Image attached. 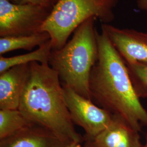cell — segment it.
Segmentation results:
<instances>
[{
	"label": "cell",
	"mask_w": 147,
	"mask_h": 147,
	"mask_svg": "<svg viewBox=\"0 0 147 147\" xmlns=\"http://www.w3.org/2000/svg\"><path fill=\"white\" fill-rule=\"evenodd\" d=\"M61 147H83L81 146V143L77 142H69Z\"/></svg>",
	"instance_id": "e0dca14e"
},
{
	"label": "cell",
	"mask_w": 147,
	"mask_h": 147,
	"mask_svg": "<svg viewBox=\"0 0 147 147\" xmlns=\"http://www.w3.org/2000/svg\"><path fill=\"white\" fill-rule=\"evenodd\" d=\"M137 5L139 9L147 12V0H137Z\"/></svg>",
	"instance_id": "2e32d148"
},
{
	"label": "cell",
	"mask_w": 147,
	"mask_h": 147,
	"mask_svg": "<svg viewBox=\"0 0 147 147\" xmlns=\"http://www.w3.org/2000/svg\"><path fill=\"white\" fill-rule=\"evenodd\" d=\"M101 30L125 63L138 62L147 64V33L106 24H102Z\"/></svg>",
	"instance_id": "52a82bcc"
},
{
	"label": "cell",
	"mask_w": 147,
	"mask_h": 147,
	"mask_svg": "<svg viewBox=\"0 0 147 147\" xmlns=\"http://www.w3.org/2000/svg\"><path fill=\"white\" fill-rule=\"evenodd\" d=\"M143 147H147V134L146 135V143L144 146H143Z\"/></svg>",
	"instance_id": "d6986e66"
},
{
	"label": "cell",
	"mask_w": 147,
	"mask_h": 147,
	"mask_svg": "<svg viewBox=\"0 0 147 147\" xmlns=\"http://www.w3.org/2000/svg\"><path fill=\"white\" fill-rule=\"evenodd\" d=\"M96 19L89 18L75 31L63 47L52 50L49 62L63 84L89 100V78L98 55Z\"/></svg>",
	"instance_id": "3957f363"
},
{
	"label": "cell",
	"mask_w": 147,
	"mask_h": 147,
	"mask_svg": "<svg viewBox=\"0 0 147 147\" xmlns=\"http://www.w3.org/2000/svg\"><path fill=\"white\" fill-rule=\"evenodd\" d=\"M57 71L49 64L30 63L18 110L32 122L66 142L84 141L74 127Z\"/></svg>",
	"instance_id": "7a4b0ae2"
},
{
	"label": "cell",
	"mask_w": 147,
	"mask_h": 147,
	"mask_svg": "<svg viewBox=\"0 0 147 147\" xmlns=\"http://www.w3.org/2000/svg\"><path fill=\"white\" fill-rule=\"evenodd\" d=\"M10 2L19 5H34L53 7L59 0H9Z\"/></svg>",
	"instance_id": "9a60e30c"
},
{
	"label": "cell",
	"mask_w": 147,
	"mask_h": 147,
	"mask_svg": "<svg viewBox=\"0 0 147 147\" xmlns=\"http://www.w3.org/2000/svg\"><path fill=\"white\" fill-rule=\"evenodd\" d=\"M118 0H59L43 24L41 32L51 37L53 50L63 47L72 33L90 18L108 24L115 19Z\"/></svg>",
	"instance_id": "277c9868"
},
{
	"label": "cell",
	"mask_w": 147,
	"mask_h": 147,
	"mask_svg": "<svg viewBox=\"0 0 147 147\" xmlns=\"http://www.w3.org/2000/svg\"><path fill=\"white\" fill-rule=\"evenodd\" d=\"M126 63L132 84L137 96L147 98V64L138 62Z\"/></svg>",
	"instance_id": "5bb4252c"
},
{
	"label": "cell",
	"mask_w": 147,
	"mask_h": 147,
	"mask_svg": "<svg viewBox=\"0 0 147 147\" xmlns=\"http://www.w3.org/2000/svg\"><path fill=\"white\" fill-rule=\"evenodd\" d=\"M65 101L74 124L86 132L85 138L92 140L110 125L113 115L91 100L79 94L67 84H62Z\"/></svg>",
	"instance_id": "8992f818"
},
{
	"label": "cell",
	"mask_w": 147,
	"mask_h": 147,
	"mask_svg": "<svg viewBox=\"0 0 147 147\" xmlns=\"http://www.w3.org/2000/svg\"><path fill=\"white\" fill-rule=\"evenodd\" d=\"M30 70V64L17 65L0 73V110L19 109Z\"/></svg>",
	"instance_id": "ba28073f"
},
{
	"label": "cell",
	"mask_w": 147,
	"mask_h": 147,
	"mask_svg": "<svg viewBox=\"0 0 147 147\" xmlns=\"http://www.w3.org/2000/svg\"><path fill=\"white\" fill-rule=\"evenodd\" d=\"M139 132L119 117L113 115L107 128L88 140L96 147H143Z\"/></svg>",
	"instance_id": "30bf717a"
},
{
	"label": "cell",
	"mask_w": 147,
	"mask_h": 147,
	"mask_svg": "<svg viewBox=\"0 0 147 147\" xmlns=\"http://www.w3.org/2000/svg\"><path fill=\"white\" fill-rule=\"evenodd\" d=\"M51 39L47 32H41L31 35L18 36L0 38V55L16 50L30 51L36 47H40Z\"/></svg>",
	"instance_id": "7c38bea8"
},
{
	"label": "cell",
	"mask_w": 147,
	"mask_h": 147,
	"mask_svg": "<svg viewBox=\"0 0 147 147\" xmlns=\"http://www.w3.org/2000/svg\"><path fill=\"white\" fill-rule=\"evenodd\" d=\"M98 59L89 78L91 100L141 132L147 110L137 96L126 63L104 32H97Z\"/></svg>",
	"instance_id": "6da1fadb"
},
{
	"label": "cell",
	"mask_w": 147,
	"mask_h": 147,
	"mask_svg": "<svg viewBox=\"0 0 147 147\" xmlns=\"http://www.w3.org/2000/svg\"><path fill=\"white\" fill-rule=\"evenodd\" d=\"M68 143L47 128L33 123L0 140V147H61Z\"/></svg>",
	"instance_id": "9c48e42d"
},
{
	"label": "cell",
	"mask_w": 147,
	"mask_h": 147,
	"mask_svg": "<svg viewBox=\"0 0 147 147\" xmlns=\"http://www.w3.org/2000/svg\"><path fill=\"white\" fill-rule=\"evenodd\" d=\"M53 7L19 5L0 0V37L31 35L41 32Z\"/></svg>",
	"instance_id": "5b68a950"
},
{
	"label": "cell",
	"mask_w": 147,
	"mask_h": 147,
	"mask_svg": "<svg viewBox=\"0 0 147 147\" xmlns=\"http://www.w3.org/2000/svg\"><path fill=\"white\" fill-rule=\"evenodd\" d=\"M53 50L51 39L39 47L37 50L21 55L10 57H0V73L17 65L29 64L37 62L40 64H49Z\"/></svg>",
	"instance_id": "8fae6325"
},
{
	"label": "cell",
	"mask_w": 147,
	"mask_h": 147,
	"mask_svg": "<svg viewBox=\"0 0 147 147\" xmlns=\"http://www.w3.org/2000/svg\"><path fill=\"white\" fill-rule=\"evenodd\" d=\"M32 122L17 110H0V140L31 125Z\"/></svg>",
	"instance_id": "4fadbf2b"
},
{
	"label": "cell",
	"mask_w": 147,
	"mask_h": 147,
	"mask_svg": "<svg viewBox=\"0 0 147 147\" xmlns=\"http://www.w3.org/2000/svg\"><path fill=\"white\" fill-rule=\"evenodd\" d=\"M84 145L83 147H96L94 144L91 141H90L88 139L84 138Z\"/></svg>",
	"instance_id": "ac0fdd59"
}]
</instances>
